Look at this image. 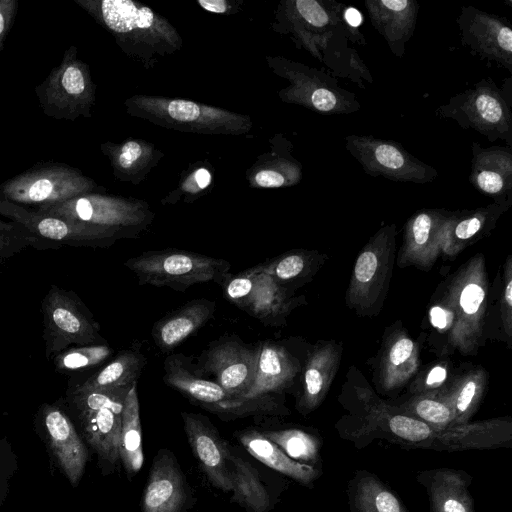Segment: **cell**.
<instances>
[{"instance_id": "obj_1", "label": "cell", "mask_w": 512, "mask_h": 512, "mask_svg": "<svg viewBox=\"0 0 512 512\" xmlns=\"http://www.w3.org/2000/svg\"><path fill=\"white\" fill-rule=\"evenodd\" d=\"M348 414L335 424L341 439L364 449L382 440L404 449L438 452L510 448L512 420L497 417L448 429H436L385 402L366 387H355L353 397L343 401Z\"/></svg>"}, {"instance_id": "obj_2", "label": "cell", "mask_w": 512, "mask_h": 512, "mask_svg": "<svg viewBox=\"0 0 512 512\" xmlns=\"http://www.w3.org/2000/svg\"><path fill=\"white\" fill-rule=\"evenodd\" d=\"M488 287L485 259L478 253L453 275L443 296L447 342L462 355L476 354L481 345Z\"/></svg>"}, {"instance_id": "obj_3", "label": "cell", "mask_w": 512, "mask_h": 512, "mask_svg": "<svg viewBox=\"0 0 512 512\" xmlns=\"http://www.w3.org/2000/svg\"><path fill=\"white\" fill-rule=\"evenodd\" d=\"M124 265L140 285L169 287L179 292L210 281L222 285L231 268L225 259L171 248L143 252Z\"/></svg>"}, {"instance_id": "obj_4", "label": "cell", "mask_w": 512, "mask_h": 512, "mask_svg": "<svg viewBox=\"0 0 512 512\" xmlns=\"http://www.w3.org/2000/svg\"><path fill=\"white\" fill-rule=\"evenodd\" d=\"M394 260V229H382L360 251L351 273L346 303L357 315L379 313L392 277Z\"/></svg>"}, {"instance_id": "obj_5", "label": "cell", "mask_w": 512, "mask_h": 512, "mask_svg": "<svg viewBox=\"0 0 512 512\" xmlns=\"http://www.w3.org/2000/svg\"><path fill=\"white\" fill-rule=\"evenodd\" d=\"M90 181L76 168L59 162H38L0 184V196L19 205L57 204L85 194Z\"/></svg>"}, {"instance_id": "obj_6", "label": "cell", "mask_w": 512, "mask_h": 512, "mask_svg": "<svg viewBox=\"0 0 512 512\" xmlns=\"http://www.w3.org/2000/svg\"><path fill=\"white\" fill-rule=\"evenodd\" d=\"M45 354L50 359L71 345L103 342L100 326L74 293L51 286L42 301Z\"/></svg>"}, {"instance_id": "obj_7", "label": "cell", "mask_w": 512, "mask_h": 512, "mask_svg": "<svg viewBox=\"0 0 512 512\" xmlns=\"http://www.w3.org/2000/svg\"><path fill=\"white\" fill-rule=\"evenodd\" d=\"M43 113L56 120L74 121L85 115L91 98L86 65L77 58L75 46L67 48L62 60L35 88Z\"/></svg>"}, {"instance_id": "obj_8", "label": "cell", "mask_w": 512, "mask_h": 512, "mask_svg": "<svg viewBox=\"0 0 512 512\" xmlns=\"http://www.w3.org/2000/svg\"><path fill=\"white\" fill-rule=\"evenodd\" d=\"M0 216L17 223L36 238L58 246L106 247L117 233L101 227L69 221L12 203L0 196Z\"/></svg>"}, {"instance_id": "obj_9", "label": "cell", "mask_w": 512, "mask_h": 512, "mask_svg": "<svg viewBox=\"0 0 512 512\" xmlns=\"http://www.w3.org/2000/svg\"><path fill=\"white\" fill-rule=\"evenodd\" d=\"M43 440L57 467L73 487H76L85 471L88 450L74 423L57 405L44 404L38 413Z\"/></svg>"}, {"instance_id": "obj_10", "label": "cell", "mask_w": 512, "mask_h": 512, "mask_svg": "<svg viewBox=\"0 0 512 512\" xmlns=\"http://www.w3.org/2000/svg\"><path fill=\"white\" fill-rule=\"evenodd\" d=\"M258 357L259 347L245 345L240 340L228 339L205 351L201 367L205 373L214 376V381L233 401L251 386L257 370Z\"/></svg>"}, {"instance_id": "obj_11", "label": "cell", "mask_w": 512, "mask_h": 512, "mask_svg": "<svg viewBox=\"0 0 512 512\" xmlns=\"http://www.w3.org/2000/svg\"><path fill=\"white\" fill-rule=\"evenodd\" d=\"M297 373L298 363L287 350L278 344L265 341L259 347L257 370L251 386L221 410L236 412L244 405L270 393H279L291 385Z\"/></svg>"}, {"instance_id": "obj_12", "label": "cell", "mask_w": 512, "mask_h": 512, "mask_svg": "<svg viewBox=\"0 0 512 512\" xmlns=\"http://www.w3.org/2000/svg\"><path fill=\"white\" fill-rule=\"evenodd\" d=\"M188 441L209 481L218 489L232 491L228 445L200 415L182 413Z\"/></svg>"}, {"instance_id": "obj_13", "label": "cell", "mask_w": 512, "mask_h": 512, "mask_svg": "<svg viewBox=\"0 0 512 512\" xmlns=\"http://www.w3.org/2000/svg\"><path fill=\"white\" fill-rule=\"evenodd\" d=\"M415 478L427 493L430 512H477L469 491L473 478L465 470L426 469Z\"/></svg>"}, {"instance_id": "obj_14", "label": "cell", "mask_w": 512, "mask_h": 512, "mask_svg": "<svg viewBox=\"0 0 512 512\" xmlns=\"http://www.w3.org/2000/svg\"><path fill=\"white\" fill-rule=\"evenodd\" d=\"M447 221L430 213L417 214L406 227L397 265L429 271L441 255L443 230Z\"/></svg>"}, {"instance_id": "obj_15", "label": "cell", "mask_w": 512, "mask_h": 512, "mask_svg": "<svg viewBox=\"0 0 512 512\" xmlns=\"http://www.w3.org/2000/svg\"><path fill=\"white\" fill-rule=\"evenodd\" d=\"M184 500V481L176 461L161 451L154 459L145 487L143 512H179Z\"/></svg>"}, {"instance_id": "obj_16", "label": "cell", "mask_w": 512, "mask_h": 512, "mask_svg": "<svg viewBox=\"0 0 512 512\" xmlns=\"http://www.w3.org/2000/svg\"><path fill=\"white\" fill-rule=\"evenodd\" d=\"M341 348L333 342L316 346L305 364L303 392L297 402L298 411L307 415L316 410L325 399L337 373Z\"/></svg>"}, {"instance_id": "obj_17", "label": "cell", "mask_w": 512, "mask_h": 512, "mask_svg": "<svg viewBox=\"0 0 512 512\" xmlns=\"http://www.w3.org/2000/svg\"><path fill=\"white\" fill-rule=\"evenodd\" d=\"M215 303L198 299L158 320L152 328L154 343L162 352H170L212 318Z\"/></svg>"}, {"instance_id": "obj_18", "label": "cell", "mask_w": 512, "mask_h": 512, "mask_svg": "<svg viewBox=\"0 0 512 512\" xmlns=\"http://www.w3.org/2000/svg\"><path fill=\"white\" fill-rule=\"evenodd\" d=\"M419 367L418 344L399 329L388 336L379 363V381L385 391L403 387Z\"/></svg>"}, {"instance_id": "obj_19", "label": "cell", "mask_w": 512, "mask_h": 512, "mask_svg": "<svg viewBox=\"0 0 512 512\" xmlns=\"http://www.w3.org/2000/svg\"><path fill=\"white\" fill-rule=\"evenodd\" d=\"M82 434L103 464L114 465L119 456L122 411L110 408L75 410Z\"/></svg>"}, {"instance_id": "obj_20", "label": "cell", "mask_w": 512, "mask_h": 512, "mask_svg": "<svg viewBox=\"0 0 512 512\" xmlns=\"http://www.w3.org/2000/svg\"><path fill=\"white\" fill-rule=\"evenodd\" d=\"M346 493L349 512H409L398 495L368 470L355 471Z\"/></svg>"}, {"instance_id": "obj_21", "label": "cell", "mask_w": 512, "mask_h": 512, "mask_svg": "<svg viewBox=\"0 0 512 512\" xmlns=\"http://www.w3.org/2000/svg\"><path fill=\"white\" fill-rule=\"evenodd\" d=\"M239 439L257 460L301 485L313 487L315 481L322 475V467L293 460L263 433L256 430L244 431L239 435Z\"/></svg>"}, {"instance_id": "obj_22", "label": "cell", "mask_w": 512, "mask_h": 512, "mask_svg": "<svg viewBox=\"0 0 512 512\" xmlns=\"http://www.w3.org/2000/svg\"><path fill=\"white\" fill-rule=\"evenodd\" d=\"M299 298L261 270L256 274L252 293L242 309L265 325H281Z\"/></svg>"}, {"instance_id": "obj_23", "label": "cell", "mask_w": 512, "mask_h": 512, "mask_svg": "<svg viewBox=\"0 0 512 512\" xmlns=\"http://www.w3.org/2000/svg\"><path fill=\"white\" fill-rule=\"evenodd\" d=\"M164 382L173 389L202 404L220 410L232 398L215 381L194 375L180 359L179 355L168 357L164 364Z\"/></svg>"}, {"instance_id": "obj_24", "label": "cell", "mask_w": 512, "mask_h": 512, "mask_svg": "<svg viewBox=\"0 0 512 512\" xmlns=\"http://www.w3.org/2000/svg\"><path fill=\"white\" fill-rule=\"evenodd\" d=\"M487 383L488 374L486 370L477 367L467 373L456 376L441 391L452 408L455 425L470 422V419L480 406Z\"/></svg>"}, {"instance_id": "obj_25", "label": "cell", "mask_w": 512, "mask_h": 512, "mask_svg": "<svg viewBox=\"0 0 512 512\" xmlns=\"http://www.w3.org/2000/svg\"><path fill=\"white\" fill-rule=\"evenodd\" d=\"M232 473L233 501L250 512H267L271 500L257 469L249 461L228 450Z\"/></svg>"}, {"instance_id": "obj_26", "label": "cell", "mask_w": 512, "mask_h": 512, "mask_svg": "<svg viewBox=\"0 0 512 512\" xmlns=\"http://www.w3.org/2000/svg\"><path fill=\"white\" fill-rule=\"evenodd\" d=\"M119 456L128 475L143 465L142 433L137 383L129 389L123 405Z\"/></svg>"}, {"instance_id": "obj_27", "label": "cell", "mask_w": 512, "mask_h": 512, "mask_svg": "<svg viewBox=\"0 0 512 512\" xmlns=\"http://www.w3.org/2000/svg\"><path fill=\"white\" fill-rule=\"evenodd\" d=\"M146 359L139 350L127 349L104 366L98 373L78 386V390H105L131 387L137 383Z\"/></svg>"}, {"instance_id": "obj_28", "label": "cell", "mask_w": 512, "mask_h": 512, "mask_svg": "<svg viewBox=\"0 0 512 512\" xmlns=\"http://www.w3.org/2000/svg\"><path fill=\"white\" fill-rule=\"evenodd\" d=\"M74 2L79 6L97 9L104 24L117 33L146 29L154 21V13L150 8L138 7L130 0H103L97 4L90 0H74Z\"/></svg>"}, {"instance_id": "obj_29", "label": "cell", "mask_w": 512, "mask_h": 512, "mask_svg": "<svg viewBox=\"0 0 512 512\" xmlns=\"http://www.w3.org/2000/svg\"><path fill=\"white\" fill-rule=\"evenodd\" d=\"M263 435L295 461L313 466L322 465L323 439L317 432L302 428L265 431Z\"/></svg>"}, {"instance_id": "obj_30", "label": "cell", "mask_w": 512, "mask_h": 512, "mask_svg": "<svg viewBox=\"0 0 512 512\" xmlns=\"http://www.w3.org/2000/svg\"><path fill=\"white\" fill-rule=\"evenodd\" d=\"M396 406L436 429L455 426L452 408L441 391L412 394L407 401Z\"/></svg>"}, {"instance_id": "obj_31", "label": "cell", "mask_w": 512, "mask_h": 512, "mask_svg": "<svg viewBox=\"0 0 512 512\" xmlns=\"http://www.w3.org/2000/svg\"><path fill=\"white\" fill-rule=\"evenodd\" d=\"M315 261L311 251L292 250L261 265L264 273L284 287V284L295 283L310 276Z\"/></svg>"}, {"instance_id": "obj_32", "label": "cell", "mask_w": 512, "mask_h": 512, "mask_svg": "<svg viewBox=\"0 0 512 512\" xmlns=\"http://www.w3.org/2000/svg\"><path fill=\"white\" fill-rule=\"evenodd\" d=\"M29 246L39 250L60 248L36 238L17 223L0 220V265Z\"/></svg>"}, {"instance_id": "obj_33", "label": "cell", "mask_w": 512, "mask_h": 512, "mask_svg": "<svg viewBox=\"0 0 512 512\" xmlns=\"http://www.w3.org/2000/svg\"><path fill=\"white\" fill-rule=\"evenodd\" d=\"M112 352L111 347L104 344L72 347L56 355L55 369L64 373L89 368L106 360Z\"/></svg>"}, {"instance_id": "obj_34", "label": "cell", "mask_w": 512, "mask_h": 512, "mask_svg": "<svg viewBox=\"0 0 512 512\" xmlns=\"http://www.w3.org/2000/svg\"><path fill=\"white\" fill-rule=\"evenodd\" d=\"M260 270L261 264L237 275L230 273L221 285L225 298L238 308L243 309L252 293L255 276Z\"/></svg>"}, {"instance_id": "obj_35", "label": "cell", "mask_w": 512, "mask_h": 512, "mask_svg": "<svg viewBox=\"0 0 512 512\" xmlns=\"http://www.w3.org/2000/svg\"><path fill=\"white\" fill-rule=\"evenodd\" d=\"M449 364L439 362L430 366L411 385V393L443 391L451 382Z\"/></svg>"}, {"instance_id": "obj_36", "label": "cell", "mask_w": 512, "mask_h": 512, "mask_svg": "<svg viewBox=\"0 0 512 512\" xmlns=\"http://www.w3.org/2000/svg\"><path fill=\"white\" fill-rule=\"evenodd\" d=\"M18 468L17 455L6 437L0 434V507L6 500Z\"/></svg>"}, {"instance_id": "obj_37", "label": "cell", "mask_w": 512, "mask_h": 512, "mask_svg": "<svg viewBox=\"0 0 512 512\" xmlns=\"http://www.w3.org/2000/svg\"><path fill=\"white\" fill-rule=\"evenodd\" d=\"M504 287L501 297L500 312L504 331L512 336V257L509 255L504 264Z\"/></svg>"}, {"instance_id": "obj_38", "label": "cell", "mask_w": 512, "mask_h": 512, "mask_svg": "<svg viewBox=\"0 0 512 512\" xmlns=\"http://www.w3.org/2000/svg\"><path fill=\"white\" fill-rule=\"evenodd\" d=\"M296 7L300 15L311 25L323 27L328 23V15L314 0H298Z\"/></svg>"}, {"instance_id": "obj_39", "label": "cell", "mask_w": 512, "mask_h": 512, "mask_svg": "<svg viewBox=\"0 0 512 512\" xmlns=\"http://www.w3.org/2000/svg\"><path fill=\"white\" fill-rule=\"evenodd\" d=\"M18 11V0H0V51L14 23Z\"/></svg>"}, {"instance_id": "obj_40", "label": "cell", "mask_w": 512, "mask_h": 512, "mask_svg": "<svg viewBox=\"0 0 512 512\" xmlns=\"http://www.w3.org/2000/svg\"><path fill=\"white\" fill-rule=\"evenodd\" d=\"M168 114L178 121H194L200 116V108L191 101L174 100L168 105Z\"/></svg>"}, {"instance_id": "obj_41", "label": "cell", "mask_w": 512, "mask_h": 512, "mask_svg": "<svg viewBox=\"0 0 512 512\" xmlns=\"http://www.w3.org/2000/svg\"><path fill=\"white\" fill-rule=\"evenodd\" d=\"M475 105L482 118L490 123H496L502 118V108L499 102L490 95H479Z\"/></svg>"}, {"instance_id": "obj_42", "label": "cell", "mask_w": 512, "mask_h": 512, "mask_svg": "<svg viewBox=\"0 0 512 512\" xmlns=\"http://www.w3.org/2000/svg\"><path fill=\"white\" fill-rule=\"evenodd\" d=\"M375 157L382 166L392 169L400 168L404 163L399 150L388 144L379 145L375 150Z\"/></svg>"}, {"instance_id": "obj_43", "label": "cell", "mask_w": 512, "mask_h": 512, "mask_svg": "<svg viewBox=\"0 0 512 512\" xmlns=\"http://www.w3.org/2000/svg\"><path fill=\"white\" fill-rule=\"evenodd\" d=\"M479 187L487 193H498L503 187L501 176L492 171H481L477 176Z\"/></svg>"}, {"instance_id": "obj_44", "label": "cell", "mask_w": 512, "mask_h": 512, "mask_svg": "<svg viewBox=\"0 0 512 512\" xmlns=\"http://www.w3.org/2000/svg\"><path fill=\"white\" fill-rule=\"evenodd\" d=\"M313 106L323 112L331 111L336 105L335 95L327 89H317L311 97Z\"/></svg>"}, {"instance_id": "obj_45", "label": "cell", "mask_w": 512, "mask_h": 512, "mask_svg": "<svg viewBox=\"0 0 512 512\" xmlns=\"http://www.w3.org/2000/svg\"><path fill=\"white\" fill-rule=\"evenodd\" d=\"M141 146L137 142H127L122 147L118 162L122 168H129L140 157Z\"/></svg>"}, {"instance_id": "obj_46", "label": "cell", "mask_w": 512, "mask_h": 512, "mask_svg": "<svg viewBox=\"0 0 512 512\" xmlns=\"http://www.w3.org/2000/svg\"><path fill=\"white\" fill-rule=\"evenodd\" d=\"M255 181L261 187H280L284 184V177L273 170H262L256 174Z\"/></svg>"}, {"instance_id": "obj_47", "label": "cell", "mask_w": 512, "mask_h": 512, "mask_svg": "<svg viewBox=\"0 0 512 512\" xmlns=\"http://www.w3.org/2000/svg\"><path fill=\"white\" fill-rule=\"evenodd\" d=\"M198 3L213 13H224L227 10V3L224 0H199Z\"/></svg>"}, {"instance_id": "obj_48", "label": "cell", "mask_w": 512, "mask_h": 512, "mask_svg": "<svg viewBox=\"0 0 512 512\" xmlns=\"http://www.w3.org/2000/svg\"><path fill=\"white\" fill-rule=\"evenodd\" d=\"M498 44L502 49L510 53L512 51V31L508 27H502L497 36Z\"/></svg>"}, {"instance_id": "obj_49", "label": "cell", "mask_w": 512, "mask_h": 512, "mask_svg": "<svg viewBox=\"0 0 512 512\" xmlns=\"http://www.w3.org/2000/svg\"><path fill=\"white\" fill-rule=\"evenodd\" d=\"M194 180L198 186L199 189L206 188L211 181V175L209 171L205 168H200L194 173Z\"/></svg>"}, {"instance_id": "obj_50", "label": "cell", "mask_w": 512, "mask_h": 512, "mask_svg": "<svg viewBox=\"0 0 512 512\" xmlns=\"http://www.w3.org/2000/svg\"><path fill=\"white\" fill-rule=\"evenodd\" d=\"M346 21L353 27H357L362 22L361 13L355 8H348L345 12Z\"/></svg>"}, {"instance_id": "obj_51", "label": "cell", "mask_w": 512, "mask_h": 512, "mask_svg": "<svg viewBox=\"0 0 512 512\" xmlns=\"http://www.w3.org/2000/svg\"><path fill=\"white\" fill-rule=\"evenodd\" d=\"M381 3L386 8H388L392 11H395V12H400V11L404 10L408 5L407 0H383V1H381Z\"/></svg>"}]
</instances>
